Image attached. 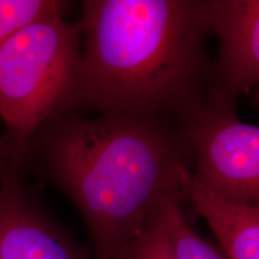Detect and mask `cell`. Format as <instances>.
<instances>
[{
	"label": "cell",
	"mask_w": 259,
	"mask_h": 259,
	"mask_svg": "<svg viewBox=\"0 0 259 259\" xmlns=\"http://www.w3.org/2000/svg\"><path fill=\"white\" fill-rule=\"evenodd\" d=\"M27 158L79 210L96 259H115L164 203L185 199L192 170L179 121L161 116L63 113L32 135Z\"/></svg>",
	"instance_id": "6da1fadb"
},
{
	"label": "cell",
	"mask_w": 259,
	"mask_h": 259,
	"mask_svg": "<svg viewBox=\"0 0 259 259\" xmlns=\"http://www.w3.org/2000/svg\"><path fill=\"white\" fill-rule=\"evenodd\" d=\"M77 112L179 119L208 95L206 0H85Z\"/></svg>",
	"instance_id": "7a4b0ae2"
},
{
	"label": "cell",
	"mask_w": 259,
	"mask_h": 259,
	"mask_svg": "<svg viewBox=\"0 0 259 259\" xmlns=\"http://www.w3.org/2000/svg\"><path fill=\"white\" fill-rule=\"evenodd\" d=\"M80 23L48 16L0 46V116L24 163L29 139L53 116L77 112L82 66Z\"/></svg>",
	"instance_id": "3957f363"
},
{
	"label": "cell",
	"mask_w": 259,
	"mask_h": 259,
	"mask_svg": "<svg viewBox=\"0 0 259 259\" xmlns=\"http://www.w3.org/2000/svg\"><path fill=\"white\" fill-rule=\"evenodd\" d=\"M235 103L213 85L178 121L192 154L194 178L227 200L258 205L259 127L239 119Z\"/></svg>",
	"instance_id": "277c9868"
},
{
	"label": "cell",
	"mask_w": 259,
	"mask_h": 259,
	"mask_svg": "<svg viewBox=\"0 0 259 259\" xmlns=\"http://www.w3.org/2000/svg\"><path fill=\"white\" fill-rule=\"evenodd\" d=\"M80 253L19 170L0 178V259H79Z\"/></svg>",
	"instance_id": "5b68a950"
},
{
	"label": "cell",
	"mask_w": 259,
	"mask_h": 259,
	"mask_svg": "<svg viewBox=\"0 0 259 259\" xmlns=\"http://www.w3.org/2000/svg\"><path fill=\"white\" fill-rule=\"evenodd\" d=\"M210 32L219 37L213 82L238 99L259 80V2L206 0Z\"/></svg>",
	"instance_id": "8992f818"
},
{
	"label": "cell",
	"mask_w": 259,
	"mask_h": 259,
	"mask_svg": "<svg viewBox=\"0 0 259 259\" xmlns=\"http://www.w3.org/2000/svg\"><path fill=\"white\" fill-rule=\"evenodd\" d=\"M186 198L219 239L226 259H259V206L231 202L202 185L187 171Z\"/></svg>",
	"instance_id": "52a82bcc"
},
{
	"label": "cell",
	"mask_w": 259,
	"mask_h": 259,
	"mask_svg": "<svg viewBox=\"0 0 259 259\" xmlns=\"http://www.w3.org/2000/svg\"><path fill=\"white\" fill-rule=\"evenodd\" d=\"M171 199L160 209V215L176 259H226L223 253L197 234L186 222L180 204Z\"/></svg>",
	"instance_id": "ba28073f"
},
{
	"label": "cell",
	"mask_w": 259,
	"mask_h": 259,
	"mask_svg": "<svg viewBox=\"0 0 259 259\" xmlns=\"http://www.w3.org/2000/svg\"><path fill=\"white\" fill-rule=\"evenodd\" d=\"M69 3L57 0H0V46L36 19L64 16Z\"/></svg>",
	"instance_id": "9c48e42d"
},
{
	"label": "cell",
	"mask_w": 259,
	"mask_h": 259,
	"mask_svg": "<svg viewBox=\"0 0 259 259\" xmlns=\"http://www.w3.org/2000/svg\"><path fill=\"white\" fill-rule=\"evenodd\" d=\"M115 259H176L162 221L160 210Z\"/></svg>",
	"instance_id": "30bf717a"
},
{
	"label": "cell",
	"mask_w": 259,
	"mask_h": 259,
	"mask_svg": "<svg viewBox=\"0 0 259 259\" xmlns=\"http://www.w3.org/2000/svg\"><path fill=\"white\" fill-rule=\"evenodd\" d=\"M23 162L8 139L0 136V178L11 170H21Z\"/></svg>",
	"instance_id": "8fae6325"
},
{
	"label": "cell",
	"mask_w": 259,
	"mask_h": 259,
	"mask_svg": "<svg viewBox=\"0 0 259 259\" xmlns=\"http://www.w3.org/2000/svg\"><path fill=\"white\" fill-rule=\"evenodd\" d=\"M79 259H89V258L87 257V254L84 253V252L82 251V253H80V257H79Z\"/></svg>",
	"instance_id": "7c38bea8"
}]
</instances>
